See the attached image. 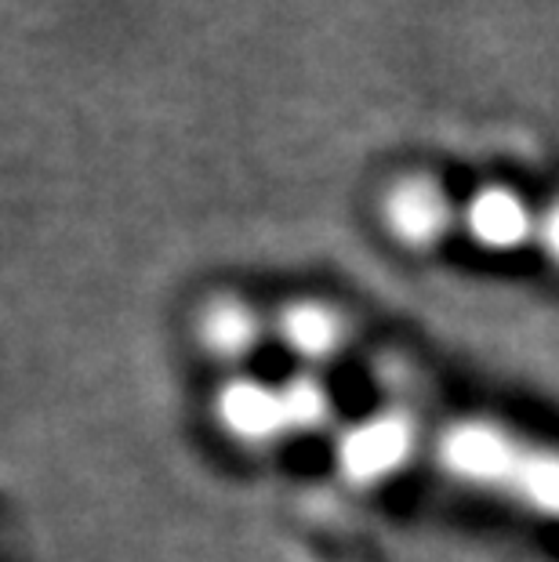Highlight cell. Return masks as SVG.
<instances>
[{
  "label": "cell",
  "mask_w": 559,
  "mask_h": 562,
  "mask_svg": "<svg viewBox=\"0 0 559 562\" xmlns=\"http://www.w3.org/2000/svg\"><path fill=\"white\" fill-rule=\"evenodd\" d=\"M439 461L461 483L497 490L541 516L559 519V453L497 425L466 422L439 439Z\"/></svg>",
  "instance_id": "obj_1"
},
{
  "label": "cell",
  "mask_w": 559,
  "mask_h": 562,
  "mask_svg": "<svg viewBox=\"0 0 559 562\" xmlns=\"http://www.w3.org/2000/svg\"><path fill=\"white\" fill-rule=\"evenodd\" d=\"M382 214L389 233L414 250L439 244L450 233V225H455V207H450L444 186H436L425 175L400 178L385 193Z\"/></svg>",
  "instance_id": "obj_2"
},
{
  "label": "cell",
  "mask_w": 559,
  "mask_h": 562,
  "mask_svg": "<svg viewBox=\"0 0 559 562\" xmlns=\"http://www.w3.org/2000/svg\"><path fill=\"white\" fill-rule=\"evenodd\" d=\"M411 425L396 414H382L353 425L338 439V464L353 483H378L411 458Z\"/></svg>",
  "instance_id": "obj_3"
},
{
  "label": "cell",
  "mask_w": 559,
  "mask_h": 562,
  "mask_svg": "<svg viewBox=\"0 0 559 562\" xmlns=\"http://www.w3.org/2000/svg\"><path fill=\"white\" fill-rule=\"evenodd\" d=\"M215 411L225 432L244 442H272L280 436H294L283 389L258 385V381H233L219 392Z\"/></svg>",
  "instance_id": "obj_4"
},
{
  "label": "cell",
  "mask_w": 559,
  "mask_h": 562,
  "mask_svg": "<svg viewBox=\"0 0 559 562\" xmlns=\"http://www.w3.org/2000/svg\"><path fill=\"white\" fill-rule=\"evenodd\" d=\"M466 229L480 247L491 250H516L527 244L530 236H538V218L523 203L513 189L505 186H487L466 203Z\"/></svg>",
  "instance_id": "obj_5"
},
{
  "label": "cell",
  "mask_w": 559,
  "mask_h": 562,
  "mask_svg": "<svg viewBox=\"0 0 559 562\" xmlns=\"http://www.w3.org/2000/svg\"><path fill=\"white\" fill-rule=\"evenodd\" d=\"M197 334L208 352L225 356V360H241L261 338V316L251 305H244L241 297H215L200 313Z\"/></svg>",
  "instance_id": "obj_6"
},
{
  "label": "cell",
  "mask_w": 559,
  "mask_h": 562,
  "mask_svg": "<svg viewBox=\"0 0 559 562\" xmlns=\"http://www.w3.org/2000/svg\"><path fill=\"white\" fill-rule=\"evenodd\" d=\"M280 338L288 349L309 360H327L345 345V319L335 308L320 305V302H294L280 313L277 323Z\"/></svg>",
  "instance_id": "obj_7"
},
{
  "label": "cell",
  "mask_w": 559,
  "mask_h": 562,
  "mask_svg": "<svg viewBox=\"0 0 559 562\" xmlns=\"http://www.w3.org/2000/svg\"><path fill=\"white\" fill-rule=\"evenodd\" d=\"M283 400H288L291 414V432H313L331 417L327 392L316 385L313 378H294L283 385Z\"/></svg>",
  "instance_id": "obj_8"
},
{
  "label": "cell",
  "mask_w": 559,
  "mask_h": 562,
  "mask_svg": "<svg viewBox=\"0 0 559 562\" xmlns=\"http://www.w3.org/2000/svg\"><path fill=\"white\" fill-rule=\"evenodd\" d=\"M538 244L545 250V258L559 266V200L549 203V207H545V214L538 218Z\"/></svg>",
  "instance_id": "obj_9"
}]
</instances>
